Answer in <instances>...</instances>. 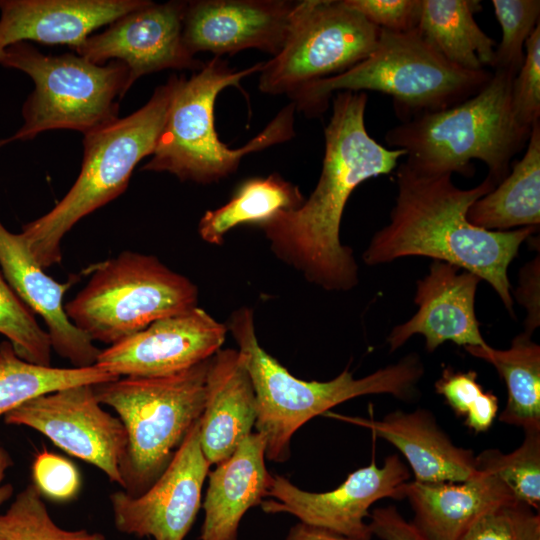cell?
<instances>
[{"mask_svg":"<svg viewBox=\"0 0 540 540\" xmlns=\"http://www.w3.org/2000/svg\"><path fill=\"white\" fill-rule=\"evenodd\" d=\"M404 496L413 510L411 524L425 540H459L482 515L517 502L497 475L481 470L463 482L409 481Z\"/></svg>","mask_w":540,"mask_h":540,"instance_id":"603a6c76","label":"cell"},{"mask_svg":"<svg viewBox=\"0 0 540 540\" xmlns=\"http://www.w3.org/2000/svg\"><path fill=\"white\" fill-rule=\"evenodd\" d=\"M0 266L18 297L45 321L52 349L73 367L95 365L101 350L65 312L63 298L71 283H60L47 275L22 234L10 232L1 221Z\"/></svg>","mask_w":540,"mask_h":540,"instance_id":"ffe728a7","label":"cell"},{"mask_svg":"<svg viewBox=\"0 0 540 540\" xmlns=\"http://www.w3.org/2000/svg\"><path fill=\"white\" fill-rule=\"evenodd\" d=\"M197 303L198 288L189 278L153 255L124 251L99 264L64 308L92 341L113 345Z\"/></svg>","mask_w":540,"mask_h":540,"instance_id":"30bf717a","label":"cell"},{"mask_svg":"<svg viewBox=\"0 0 540 540\" xmlns=\"http://www.w3.org/2000/svg\"><path fill=\"white\" fill-rule=\"evenodd\" d=\"M119 379L96 365L59 368L21 359L9 341L0 344V417L25 402L64 388Z\"/></svg>","mask_w":540,"mask_h":540,"instance_id":"f1b7e54d","label":"cell"},{"mask_svg":"<svg viewBox=\"0 0 540 540\" xmlns=\"http://www.w3.org/2000/svg\"><path fill=\"white\" fill-rule=\"evenodd\" d=\"M380 32L344 0L296 1L282 48L260 70L259 90L290 97L343 73L373 51Z\"/></svg>","mask_w":540,"mask_h":540,"instance_id":"8fae6325","label":"cell"},{"mask_svg":"<svg viewBox=\"0 0 540 540\" xmlns=\"http://www.w3.org/2000/svg\"><path fill=\"white\" fill-rule=\"evenodd\" d=\"M409 478L410 472L398 455L386 457L382 467L372 462L353 471L342 484L326 492H308L274 475L268 496L275 500H263L260 505L266 513H288L300 522L346 537L371 539L365 521L370 507L380 499L405 498Z\"/></svg>","mask_w":540,"mask_h":540,"instance_id":"4fadbf2b","label":"cell"},{"mask_svg":"<svg viewBox=\"0 0 540 540\" xmlns=\"http://www.w3.org/2000/svg\"><path fill=\"white\" fill-rule=\"evenodd\" d=\"M12 464V459L9 453L0 443V504L9 498L13 491L10 484L3 485L5 473Z\"/></svg>","mask_w":540,"mask_h":540,"instance_id":"b9f144b4","label":"cell"},{"mask_svg":"<svg viewBox=\"0 0 540 540\" xmlns=\"http://www.w3.org/2000/svg\"><path fill=\"white\" fill-rule=\"evenodd\" d=\"M266 441L254 431L208 473L200 540H238L240 522L268 496L274 481L265 465Z\"/></svg>","mask_w":540,"mask_h":540,"instance_id":"cb8c5ba5","label":"cell"},{"mask_svg":"<svg viewBox=\"0 0 540 540\" xmlns=\"http://www.w3.org/2000/svg\"><path fill=\"white\" fill-rule=\"evenodd\" d=\"M263 63L235 70L214 56L190 78L180 76L155 150L141 170L167 172L181 181L213 183L234 173L245 155L292 139L293 102L243 147L229 148L217 135L214 107L218 94L230 86L240 88L241 80L260 72Z\"/></svg>","mask_w":540,"mask_h":540,"instance_id":"52a82bcc","label":"cell"},{"mask_svg":"<svg viewBox=\"0 0 540 540\" xmlns=\"http://www.w3.org/2000/svg\"><path fill=\"white\" fill-rule=\"evenodd\" d=\"M376 27L391 32L417 28L421 0H344Z\"/></svg>","mask_w":540,"mask_h":540,"instance_id":"74e56055","label":"cell"},{"mask_svg":"<svg viewBox=\"0 0 540 540\" xmlns=\"http://www.w3.org/2000/svg\"><path fill=\"white\" fill-rule=\"evenodd\" d=\"M476 467L497 475L517 501L539 512L540 431H526L522 444L508 454L484 450L476 456Z\"/></svg>","mask_w":540,"mask_h":540,"instance_id":"f546056e","label":"cell"},{"mask_svg":"<svg viewBox=\"0 0 540 540\" xmlns=\"http://www.w3.org/2000/svg\"><path fill=\"white\" fill-rule=\"evenodd\" d=\"M539 264V256H537L521 269L519 285L512 293L527 311L524 333L528 335H532L540 324Z\"/></svg>","mask_w":540,"mask_h":540,"instance_id":"ab89813d","label":"cell"},{"mask_svg":"<svg viewBox=\"0 0 540 540\" xmlns=\"http://www.w3.org/2000/svg\"><path fill=\"white\" fill-rule=\"evenodd\" d=\"M304 200L298 186L277 173L245 179L227 203L204 213L198 233L205 242L221 245L226 233L236 226H259L279 212L297 209Z\"/></svg>","mask_w":540,"mask_h":540,"instance_id":"83f0119b","label":"cell"},{"mask_svg":"<svg viewBox=\"0 0 540 540\" xmlns=\"http://www.w3.org/2000/svg\"><path fill=\"white\" fill-rule=\"evenodd\" d=\"M530 506L513 502L478 518L459 540H540V515Z\"/></svg>","mask_w":540,"mask_h":540,"instance_id":"e575fe53","label":"cell"},{"mask_svg":"<svg viewBox=\"0 0 540 540\" xmlns=\"http://www.w3.org/2000/svg\"><path fill=\"white\" fill-rule=\"evenodd\" d=\"M245 359L257 402L256 432L266 441V458L286 462L294 433L310 419L332 407L370 394H389L399 400L415 398L424 365L416 353L356 379L348 368L329 381H305L293 376L268 354L257 339L253 310L241 307L226 323Z\"/></svg>","mask_w":540,"mask_h":540,"instance_id":"3957f363","label":"cell"},{"mask_svg":"<svg viewBox=\"0 0 540 540\" xmlns=\"http://www.w3.org/2000/svg\"><path fill=\"white\" fill-rule=\"evenodd\" d=\"M0 540H105L100 533L85 529L70 531L60 528L50 517L41 493L28 485L0 515Z\"/></svg>","mask_w":540,"mask_h":540,"instance_id":"4dcf8cb0","label":"cell"},{"mask_svg":"<svg viewBox=\"0 0 540 540\" xmlns=\"http://www.w3.org/2000/svg\"><path fill=\"white\" fill-rule=\"evenodd\" d=\"M395 175L397 194L389 222L371 238L364 263L376 266L423 256L453 264L486 281L514 317L508 267L538 227L489 231L468 221L471 205L496 186L489 177L463 189L452 175L420 173L405 161Z\"/></svg>","mask_w":540,"mask_h":540,"instance_id":"7a4b0ae2","label":"cell"},{"mask_svg":"<svg viewBox=\"0 0 540 540\" xmlns=\"http://www.w3.org/2000/svg\"><path fill=\"white\" fill-rule=\"evenodd\" d=\"M34 485L41 495L67 501L76 496L80 489V475L76 466L68 459L49 452L39 453L32 466Z\"/></svg>","mask_w":540,"mask_h":540,"instance_id":"8d00e7d4","label":"cell"},{"mask_svg":"<svg viewBox=\"0 0 540 540\" xmlns=\"http://www.w3.org/2000/svg\"><path fill=\"white\" fill-rule=\"evenodd\" d=\"M101 405L93 385H78L31 399L5 414L4 419L7 424L40 432L122 487L120 467L127 444L126 430L121 420Z\"/></svg>","mask_w":540,"mask_h":540,"instance_id":"7c38bea8","label":"cell"},{"mask_svg":"<svg viewBox=\"0 0 540 540\" xmlns=\"http://www.w3.org/2000/svg\"><path fill=\"white\" fill-rule=\"evenodd\" d=\"M492 72L484 87L463 102L388 130L384 137L388 147L405 151V162L429 175L472 177V161L479 160L497 185L510 172L512 159L526 147L531 129L521 125L513 112L515 76Z\"/></svg>","mask_w":540,"mask_h":540,"instance_id":"277c9868","label":"cell"},{"mask_svg":"<svg viewBox=\"0 0 540 540\" xmlns=\"http://www.w3.org/2000/svg\"><path fill=\"white\" fill-rule=\"evenodd\" d=\"M199 420L144 493L132 496L116 491L110 495L118 531L153 540L185 539L200 509L203 485L211 466L200 446Z\"/></svg>","mask_w":540,"mask_h":540,"instance_id":"5bb4252c","label":"cell"},{"mask_svg":"<svg viewBox=\"0 0 540 540\" xmlns=\"http://www.w3.org/2000/svg\"><path fill=\"white\" fill-rule=\"evenodd\" d=\"M478 0H421L420 34L450 63L469 71L493 68L495 41L475 21Z\"/></svg>","mask_w":540,"mask_h":540,"instance_id":"484cf974","label":"cell"},{"mask_svg":"<svg viewBox=\"0 0 540 540\" xmlns=\"http://www.w3.org/2000/svg\"><path fill=\"white\" fill-rule=\"evenodd\" d=\"M480 281L469 271L433 260L428 274L416 283L414 302L418 311L387 336L390 352L414 335L425 338V348L430 353L447 341L463 347L488 345L475 313Z\"/></svg>","mask_w":540,"mask_h":540,"instance_id":"ac0fdd59","label":"cell"},{"mask_svg":"<svg viewBox=\"0 0 540 540\" xmlns=\"http://www.w3.org/2000/svg\"><path fill=\"white\" fill-rule=\"evenodd\" d=\"M285 540H370V539H358L340 535L338 533L309 525L303 522H298L293 525Z\"/></svg>","mask_w":540,"mask_h":540,"instance_id":"60d3db41","label":"cell"},{"mask_svg":"<svg viewBox=\"0 0 540 540\" xmlns=\"http://www.w3.org/2000/svg\"><path fill=\"white\" fill-rule=\"evenodd\" d=\"M492 71H469L447 61L416 29L382 30L373 51L343 73L313 82L290 96L308 117L322 115L334 92L374 91L392 98L401 122L441 111L481 90Z\"/></svg>","mask_w":540,"mask_h":540,"instance_id":"5b68a950","label":"cell"},{"mask_svg":"<svg viewBox=\"0 0 540 540\" xmlns=\"http://www.w3.org/2000/svg\"><path fill=\"white\" fill-rule=\"evenodd\" d=\"M511 103L521 125L531 129L540 121V24L525 43L524 60L511 85Z\"/></svg>","mask_w":540,"mask_h":540,"instance_id":"d590c367","label":"cell"},{"mask_svg":"<svg viewBox=\"0 0 540 540\" xmlns=\"http://www.w3.org/2000/svg\"><path fill=\"white\" fill-rule=\"evenodd\" d=\"M210 359L168 376L93 385L98 401L115 410L126 430L120 472L129 495H141L156 481L200 419Z\"/></svg>","mask_w":540,"mask_h":540,"instance_id":"ba28073f","label":"cell"},{"mask_svg":"<svg viewBox=\"0 0 540 540\" xmlns=\"http://www.w3.org/2000/svg\"><path fill=\"white\" fill-rule=\"evenodd\" d=\"M226 333V324L197 306L110 345L100 351L95 365L119 378L168 376L211 358Z\"/></svg>","mask_w":540,"mask_h":540,"instance_id":"2e32d148","label":"cell"},{"mask_svg":"<svg viewBox=\"0 0 540 540\" xmlns=\"http://www.w3.org/2000/svg\"><path fill=\"white\" fill-rule=\"evenodd\" d=\"M464 348L490 363L505 382L507 402L499 421L521 427L524 432L540 431V346L531 335H517L504 350L489 344Z\"/></svg>","mask_w":540,"mask_h":540,"instance_id":"4316f807","label":"cell"},{"mask_svg":"<svg viewBox=\"0 0 540 540\" xmlns=\"http://www.w3.org/2000/svg\"><path fill=\"white\" fill-rule=\"evenodd\" d=\"M501 40L495 49L493 70L515 76L525 55V43L539 23V0H492Z\"/></svg>","mask_w":540,"mask_h":540,"instance_id":"836d02e7","label":"cell"},{"mask_svg":"<svg viewBox=\"0 0 540 540\" xmlns=\"http://www.w3.org/2000/svg\"><path fill=\"white\" fill-rule=\"evenodd\" d=\"M295 2L187 1L182 30L184 44L194 56L198 52H210L221 57L252 48L275 56L285 41Z\"/></svg>","mask_w":540,"mask_h":540,"instance_id":"e0dca14e","label":"cell"},{"mask_svg":"<svg viewBox=\"0 0 540 540\" xmlns=\"http://www.w3.org/2000/svg\"><path fill=\"white\" fill-rule=\"evenodd\" d=\"M257 402L245 359L237 349H220L210 359L199 440L211 465L228 459L253 431Z\"/></svg>","mask_w":540,"mask_h":540,"instance_id":"44dd1931","label":"cell"},{"mask_svg":"<svg viewBox=\"0 0 540 540\" xmlns=\"http://www.w3.org/2000/svg\"><path fill=\"white\" fill-rule=\"evenodd\" d=\"M467 219L489 231L539 227L540 121L531 128L522 158L489 193L471 205Z\"/></svg>","mask_w":540,"mask_h":540,"instance_id":"d4e9b609","label":"cell"},{"mask_svg":"<svg viewBox=\"0 0 540 540\" xmlns=\"http://www.w3.org/2000/svg\"><path fill=\"white\" fill-rule=\"evenodd\" d=\"M369 518L372 536L381 540H425L393 505L373 509Z\"/></svg>","mask_w":540,"mask_h":540,"instance_id":"f35d334b","label":"cell"},{"mask_svg":"<svg viewBox=\"0 0 540 540\" xmlns=\"http://www.w3.org/2000/svg\"><path fill=\"white\" fill-rule=\"evenodd\" d=\"M326 414L367 428L395 446L409 463L416 482H463L478 472L474 452L456 446L426 409L396 410L380 420Z\"/></svg>","mask_w":540,"mask_h":540,"instance_id":"7402d4cb","label":"cell"},{"mask_svg":"<svg viewBox=\"0 0 540 540\" xmlns=\"http://www.w3.org/2000/svg\"><path fill=\"white\" fill-rule=\"evenodd\" d=\"M187 1L146 5L90 35L72 51L92 63L120 61L129 70V89L140 77L176 69L199 71L205 65L186 48L182 30Z\"/></svg>","mask_w":540,"mask_h":540,"instance_id":"9a60e30c","label":"cell"},{"mask_svg":"<svg viewBox=\"0 0 540 540\" xmlns=\"http://www.w3.org/2000/svg\"><path fill=\"white\" fill-rule=\"evenodd\" d=\"M149 0H0V57L18 42L67 45L73 50L92 33Z\"/></svg>","mask_w":540,"mask_h":540,"instance_id":"d6986e66","label":"cell"},{"mask_svg":"<svg viewBox=\"0 0 540 540\" xmlns=\"http://www.w3.org/2000/svg\"><path fill=\"white\" fill-rule=\"evenodd\" d=\"M366 105L364 92L336 93L314 190L297 209L279 212L258 226L279 260L327 291H349L359 283L353 250L340 240L348 199L364 181L394 171L406 155L369 135Z\"/></svg>","mask_w":540,"mask_h":540,"instance_id":"6da1fadb","label":"cell"},{"mask_svg":"<svg viewBox=\"0 0 540 540\" xmlns=\"http://www.w3.org/2000/svg\"><path fill=\"white\" fill-rule=\"evenodd\" d=\"M0 334L12 344L23 360L50 366L51 342L34 313L18 297L0 273Z\"/></svg>","mask_w":540,"mask_h":540,"instance_id":"d6a6232c","label":"cell"},{"mask_svg":"<svg viewBox=\"0 0 540 540\" xmlns=\"http://www.w3.org/2000/svg\"><path fill=\"white\" fill-rule=\"evenodd\" d=\"M179 81L180 76L172 75L142 107L83 135L74 184L50 211L22 227L44 269L61 262V242L73 226L124 193L135 167L153 154Z\"/></svg>","mask_w":540,"mask_h":540,"instance_id":"8992f818","label":"cell"},{"mask_svg":"<svg viewBox=\"0 0 540 540\" xmlns=\"http://www.w3.org/2000/svg\"><path fill=\"white\" fill-rule=\"evenodd\" d=\"M434 386L470 430L481 433L490 429L498 414V398L483 389L475 371H458L446 366Z\"/></svg>","mask_w":540,"mask_h":540,"instance_id":"1f68e13d","label":"cell"},{"mask_svg":"<svg viewBox=\"0 0 540 540\" xmlns=\"http://www.w3.org/2000/svg\"><path fill=\"white\" fill-rule=\"evenodd\" d=\"M0 65L22 71L34 88L21 109L22 126L0 148L56 129L83 135L119 118L118 100L129 90V70L120 61L99 65L77 55H46L29 42L7 47Z\"/></svg>","mask_w":540,"mask_h":540,"instance_id":"9c48e42d","label":"cell"}]
</instances>
